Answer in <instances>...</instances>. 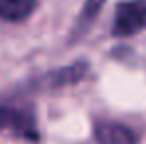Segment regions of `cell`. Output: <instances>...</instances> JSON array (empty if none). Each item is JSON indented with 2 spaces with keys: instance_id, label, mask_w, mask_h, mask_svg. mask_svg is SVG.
<instances>
[{
  "instance_id": "cell-1",
  "label": "cell",
  "mask_w": 146,
  "mask_h": 144,
  "mask_svg": "<svg viewBox=\"0 0 146 144\" xmlns=\"http://www.w3.org/2000/svg\"><path fill=\"white\" fill-rule=\"evenodd\" d=\"M0 132L30 142H36L40 138L34 113L28 107L4 99H0Z\"/></svg>"
},
{
  "instance_id": "cell-2",
  "label": "cell",
  "mask_w": 146,
  "mask_h": 144,
  "mask_svg": "<svg viewBox=\"0 0 146 144\" xmlns=\"http://www.w3.org/2000/svg\"><path fill=\"white\" fill-rule=\"evenodd\" d=\"M146 28V0H122L117 4L113 36L126 38Z\"/></svg>"
},
{
  "instance_id": "cell-3",
  "label": "cell",
  "mask_w": 146,
  "mask_h": 144,
  "mask_svg": "<svg viewBox=\"0 0 146 144\" xmlns=\"http://www.w3.org/2000/svg\"><path fill=\"white\" fill-rule=\"evenodd\" d=\"M97 144H138V136L132 128L115 120H99L95 124Z\"/></svg>"
},
{
  "instance_id": "cell-4",
  "label": "cell",
  "mask_w": 146,
  "mask_h": 144,
  "mask_svg": "<svg viewBox=\"0 0 146 144\" xmlns=\"http://www.w3.org/2000/svg\"><path fill=\"white\" fill-rule=\"evenodd\" d=\"M38 6V0H0V18L6 22L26 20Z\"/></svg>"
},
{
  "instance_id": "cell-5",
  "label": "cell",
  "mask_w": 146,
  "mask_h": 144,
  "mask_svg": "<svg viewBox=\"0 0 146 144\" xmlns=\"http://www.w3.org/2000/svg\"><path fill=\"white\" fill-rule=\"evenodd\" d=\"M85 71H87V63L79 61V63H73L65 69H59V71L48 75V81H51V87H55V85H73L85 75Z\"/></svg>"
},
{
  "instance_id": "cell-6",
  "label": "cell",
  "mask_w": 146,
  "mask_h": 144,
  "mask_svg": "<svg viewBox=\"0 0 146 144\" xmlns=\"http://www.w3.org/2000/svg\"><path fill=\"white\" fill-rule=\"evenodd\" d=\"M103 2L105 0H87V4H85V8H83V12L79 14V18H77V24L73 28V38H77L79 34H83L85 30H87V26L93 22V18L99 14V10H101V6H103Z\"/></svg>"
}]
</instances>
